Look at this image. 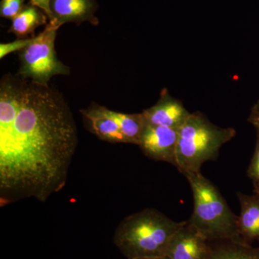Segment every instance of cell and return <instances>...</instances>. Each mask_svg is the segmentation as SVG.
I'll list each match as a JSON object with an SVG mask.
<instances>
[{
  "mask_svg": "<svg viewBox=\"0 0 259 259\" xmlns=\"http://www.w3.org/2000/svg\"><path fill=\"white\" fill-rule=\"evenodd\" d=\"M209 253L210 242L187 221L171 237L165 255L170 259H209Z\"/></svg>",
  "mask_w": 259,
  "mask_h": 259,
  "instance_id": "obj_6",
  "label": "cell"
},
{
  "mask_svg": "<svg viewBox=\"0 0 259 259\" xmlns=\"http://www.w3.org/2000/svg\"><path fill=\"white\" fill-rule=\"evenodd\" d=\"M253 111H259V102L256 104V105L253 107Z\"/></svg>",
  "mask_w": 259,
  "mask_h": 259,
  "instance_id": "obj_21",
  "label": "cell"
},
{
  "mask_svg": "<svg viewBox=\"0 0 259 259\" xmlns=\"http://www.w3.org/2000/svg\"><path fill=\"white\" fill-rule=\"evenodd\" d=\"M248 175L253 180L255 187L259 186V136L255 153L251 162H250L249 168H248Z\"/></svg>",
  "mask_w": 259,
  "mask_h": 259,
  "instance_id": "obj_17",
  "label": "cell"
},
{
  "mask_svg": "<svg viewBox=\"0 0 259 259\" xmlns=\"http://www.w3.org/2000/svg\"><path fill=\"white\" fill-rule=\"evenodd\" d=\"M24 2L25 0H2L0 3L1 17L13 20L25 8Z\"/></svg>",
  "mask_w": 259,
  "mask_h": 259,
  "instance_id": "obj_15",
  "label": "cell"
},
{
  "mask_svg": "<svg viewBox=\"0 0 259 259\" xmlns=\"http://www.w3.org/2000/svg\"><path fill=\"white\" fill-rule=\"evenodd\" d=\"M182 223L157 209H144L121 221L114 234V243L127 259L164 255L171 237Z\"/></svg>",
  "mask_w": 259,
  "mask_h": 259,
  "instance_id": "obj_2",
  "label": "cell"
},
{
  "mask_svg": "<svg viewBox=\"0 0 259 259\" xmlns=\"http://www.w3.org/2000/svg\"><path fill=\"white\" fill-rule=\"evenodd\" d=\"M211 244L209 259H259V249L249 244L219 241Z\"/></svg>",
  "mask_w": 259,
  "mask_h": 259,
  "instance_id": "obj_13",
  "label": "cell"
},
{
  "mask_svg": "<svg viewBox=\"0 0 259 259\" xmlns=\"http://www.w3.org/2000/svg\"><path fill=\"white\" fill-rule=\"evenodd\" d=\"M194 199L189 223L209 242L230 241L248 244L238 230V220L212 182L199 173L186 175Z\"/></svg>",
  "mask_w": 259,
  "mask_h": 259,
  "instance_id": "obj_3",
  "label": "cell"
},
{
  "mask_svg": "<svg viewBox=\"0 0 259 259\" xmlns=\"http://www.w3.org/2000/svg\"><path fill=\"white\" fill-rule=\"evenodd\" d=\"M51 0H30V3L42 10L50 20L51 18Z\"/></svg>",
  "mask_w": 259,
  "mask_h": 259,
  "instance_id": "obj_18",
  "label": "cell"
},
{
  "mask_svg": "<svg viewBox=\"0 0 259 259\" xmlns=\"http://www.w3.org/2000/svg\"><path fill=\"white\" fill-rule=\"evenodd\" d=\"M142 114L147 125L179 129L191 113L186 110L182 102L164 90L157 103L145 110Z\"/></svg>",
  "mask_w": 259,
  "mask_h": 259,
  "instance_id": "obj_9",
  "label": "cell"
},
{
  "mask_svg": "<svg viewBox=\"0 0 259 259\" xmlns=\"http://www.w3.org/2000/svg\"><path fill=\"white\" fill-rule=\"evenodd\" d=\"M241 204V214L238 226L240 234L247 243L248 241L259 239V199L257 196L238 193Z\"/></svg>",
  "mask_w": 259,
  "mask_h": 259,
  "instance_id": "obj_11",
  "label": "cell"
},
{
  "mask_svg": "<svg viewBox=\"0 0 259 259\" xmlns=\"http://www.w3.org/2000/svg\"><path fill=\"white\" fill-rule=\"evenodd\" d=\"M179 129L146 124L139 146L148 157L176 166Z\"/></svg>",
  "mask_w": 259,
  "mask_h": 259,
  "instance_id": "obj_7",
  "label": "cell"
},
{
  "mask_svg": "<svg viewBox=\"0 0 259 259\" xmlns=\"http://www.w3.org/2000/svg\"><path fill=\"white\" fill-rule=\"evenodd\" d=\"M47 16L40 8L30 3L13 19L9 32L18 37L28 36L33 34L37 27L47 24Z\"/></svg>",
  "mask_w": 259,
  "mask_h": 259,
  "instance_id": "obj_12",
  "label": "cell"
},
{
  "mask_svg": "<svg viewBox=\"0 0 259 259\" xmlns=\"http://www.w3.org/2000/svg\"><path fill=\"white\" fill-rule=\"evenodd\" d=\"M249 121L256 127L259 136V111H253L250 114Z\"/></svg>",
  "mask_w": 259,
  "mask_h": 259,
  "instance_id": "obj_19",
  "label": "cell"
},
{
  "mask_svg": "<svg viewBox=\"0 0 259 259\" xmlns=\"http://www.w3.org/2000/svg\"><path fill=\"white\" fill-rule=\"evenodd\" d=\"M97 8L96 0H51L49 23L57 29L68 23L78 25L87 21L97 25L99 20L95 14Z\"/></svg>",
  "mask_w": 259,
  "mask_h": 259,
  "instance_id": "obj_8",
  "label": "cell"
},
{
  "mask_svg": "<svg viewBox=\"0 0 259 259\" xmlns=\"http://www.w3.org/2000/svg\"><path fill=\"white\" fill-rule=\"evenodd\" d=\"M236 136L232 127H221L200 112L191 113L179 128L176 167L182 175L199 173L203 163L217 158L223 145Z\"/></svg>",
  "mask_w": 259,
  "mask_h": 259,
  "instance_id": "obj_4",
  "label": "cell"
},
{
  "mask_svg": "<svg viewBox=\"0 0 259 259\" xmlns=\"http://www.w3.org/2000/svg\"><path fill=\"white\" fill-rule=\"evenodd\" d=\"M147 259H170L166 255H157V256L151 257Z\"/></svg>",
  "mask_w": 259,
  "mask_h": 259,
  "instance_id": "obj_20",
  "label": "cell"
},
{
  "mask_svg": "<svg viewBox=\"0 0 259 259\" xmlns=\"http://www.w3.org/2000/svg\"><path fill=\"white\" fill-rule=\"evenodd\" d=\"M134 259H147V258H134Z\"/></svg>",
  "mask_w": 259,
  "mask_h": 259,
  "instance_id": "obj_23",
  "label": "cell"
},
{
  "mask_svg": "<svg viewBox=\"0 0 259 259\" xmlns=\"http://www.w3.org/2000/svg\"><path fill=\"white\" fill-rule=\"evenodd\" d=\"M81 112L89 121L92 131L99 139L113 144H127L120 127L109 114V109L95 105L88 110H81Z\"/></svg>",
  "mask_w": 259,
  "mask_h": 259,
  "instance_id": "obj_10",
  "label": "cell"
},
{
  "mask_svg": "<svg viewBox=\"0 0 259 259\" xmlns=\"http://www.w3.org/2000/svg\"><path fill=\"white\" fill-rule=\"evenodd\" d=\"M255 192L256 193L257 197H258L259 199V186H257V187H255Z\"/></svg>",
  "mask_w": 259,
  "mask_h": 259,
  "instance_id": "obj_22",
  "label": "cell"
},
{
  "mask_svg": "<svg viewBox=\"0 0 259 259\" xmlns=\"http://www.w3.org/2000/svg\"><path fill=\"white\" fill-rule=\"evenodd\" d=\"M78 144L72 113L49 85L8 75L0 86L1 202H46L62 190Z\"/></svg>",
  "mask_w": 259,
  "mask_h": 259,
  "instance_id": "obj_1",
  "label": "cell"
},
{
  "mask_svg": "<svg viewBox=\"0 0 259 259\" xmlns=\"http://www.w3.org/2000/svg\"><path fill=\"white\" fill-rule=\"evenodd\" d=\"M32 39V37L31 38L19 39V40L8 42V44H0V59H3L8 54L15 52V51L23 50L30 44Z\"/></svg>",
  "mask_w": 259,
  "mask_h": 259,
  "instance_id": "obj_16",
  "label": "cell"
},
{
  "mask_svg": "<svg viewBox=\"0 0 259 259\" xmlns=\"http://www.w3.org/2000/svg\"><path fill=\"white\" fill-rule=\"evenodd\" d=\"M58 29L48 24L44 31L32 37L28 47L20 52L18 75L35 83L49 85L56 75H68L70 69L56 56L55 40Z\"/></svg>",
  "mask_w": 259,
  "mask_h": 259,
  "instance_id": "obj_5",
  "label": "cell"
},
{
  "mask_svg": "<svg viewBox=\"0 0 259 259\" xmlns=\"http://www.w3.org/2000/svg\"><path fill=\"white\" fill-rule=\"evenodd\" d=\"M109 114L120 127L127 144L139 145L146 126L144 115L141 114H125L109 110Z\"/></svg>",
  "mask_w": 259,
  "mask_h": 259,
  "instance_id": "obj_14",
  "label": "cell"
}]
</instances>
